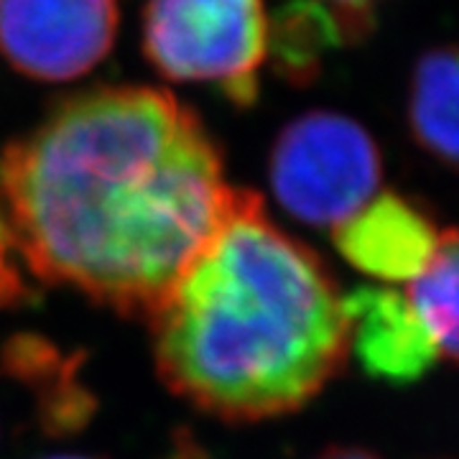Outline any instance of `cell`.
<instances>
[{"mask_svg":"<svg viewBox=\"0 0 459 459\" xmlns=\"http://www.w3.org/2000/svg\"><path fill=\"white\" fill-rule=\"evenodd\" d=\"M220 146L171 92H77L0 153V217L36 281L151 316L225 222Z\"/></svg>","mask_w":459,"mask_h":459,"instance_id":"obj_1","label":"cell"},{"mask_svg":"<svg viewBox=\"0 0 459 459\" xmlns=\"http://www.w3.org/2000/svg\"><path fill=\"white\" fill-rule=\"evenodd\" d=\"M148 322L166 385L225 421L304 409L350 355L337 281L250 189Z\"/></svg>","mask_w":459,"mask_h":459,"instance_id":"obj_2","label":"cell"},{"mask_svg":"<svg viewBox=\"0 0 459 459\" xmlns=\"http://www.w3.org/2000/svg\"><path fill=\"white\" fill-rule=\"evenodd\" d=\"M263 0H146L143 54L164 80L220 87L232 102L258 95L268 56Z\"/></svg>","mask_w":459,"mask_h":459,"instance_id":"obj_3","label":"cell"},{"mask_svg":"<svg viewBox=\"0 0 459 459\" xmlns=\"http://www.w3.org/2000/svg\"><path fill=\"white\" fill-rule=\"evenodd\" d=\"M268 179L294 220L312 228H337L380 192L383 159L358 120L312 110L279 133Z\"/></svg>","mask_w":459,"mask_h":459,"instance_id":"obj_4","label":"cell"},{"mask_svg":"<svg viewBox=\"0 0 459 459\" xmlns=\"http://www.w3.org/2000/svg\"><path fill=\"white\" fill-rule=\"evenodd\" d=\"M117 0H0V56L36 82H69L110 54Z\"/></svg>","mask_w":459,"mask_h":459,"instance_id":"obj_5","label":"cell"},{"mask_svg":"<svg viewBox=\"0 0 459 459\" xmlns=\"http://www.w3.org/2000/svg\"><path fill=\"white\" fill-rule=\"evenodd\" d=\"M439 232L421 204L395 192H377L365 207L332 228L344 261L377 281L409 283L434 253Z\"/></svg>","mask_w":459,"mask_h":459,"instance_id":"obj_6","label":"cell"},{"mask_svg":"<svg viewBox=\"0 0 459 459\" xmlns=\"http://www.w3.org/2000/svg\"><path fill=\"white\" fill-rule=\"evenodd\" d=\"M350 352L365 373L385 383H413L427 373L439 352L406 294L383 286H362L342 296Z\"/></svg>","mask_w":459,"mask_h":459,"instance_id":"obj_7","label":"cell"},{"mask_svg":"<svg viewBox=\"0 0 459 459\" xmlns=\"http://www.w3.org/2000/svg\"><path fill=\"white\" fill-rule=\"evenodd\" d=\"M409 126L437 161L459 169V44L427 51L411 74Z\"/></svg>","mask_w":459,"mask_h":459,"instance_id":"obj_8","label":"cell"},{"mask_svg":"<svg viewBox=\"0 0 459 459\" xmlns=\"http://www.w3.org/2000/svg\"><path fill=\"white\" fill-rule=\"evenodd\" d=\"M406 299L439 358L459 365V228L439 232L427 265L409 281Z\"/></svg>","mask_w":459,"mask_h":459,"instance_id":"obj_9","label":"cell"},{"mask_svg":"<svg viewBox=\"0 0 459 459\" xmlns=\"http://www.w3.org/2000/svg\"><path fill=\"white\" fill-rule=\"evenodd\" d=\"M344 11L350 8L337 5L334 11H329L327 5L309 0L307 3L299 0L281 11L273 23V31H268V51L273 47L279 72L286 80L294 82L312 80L319 66V54L329 49L332 41H344L352 29H362V23H347V18L365 16V11L337 21Z\"/></svg>","mask_w":459,"mask_h":459,"instance_id":"obj_10","label":"cell"},{"mask_svg":"<svg viewBox=\"0 0 459 459\" xmlns=\"http://www.w3.org/2000/svg\"><path fill=\"white\" fill-rule=\"evenodd\" d=\"M29 268L18 253L16 240L5 220L0 217V309L18 307L26 299H31V283H29Z\"/></svg>","mask_w":459,"mask_h":459,"instance_id":"obj_11","label":"cell"},{"mask_svg":"<svg viewBox=\"0 0 459 459\" xmlns=\"http://www.w3.org/2000/svg\"><path fill=\"white\" fill-rule=\"evenodd\" d=\"M316 459H380V457H376V455H373V452H368V449H358V446H334V449L322 452Z\"/></svg>","mask_w":459,"mask_h":459,"instance_id":"obj_12","label":"cell"},{"mask_svg":"<svg viewBox=\"0 0 459 459\" xmlns=\"http://www.w3.org/2000/svg\"><path fill=\"white\" fill-rule=\"evenodd\" d=\"M334 5H342V8H362V11H368V3H373V0H332Z\"/></svg>","mask_w":459,"mask_h":459,"instance_id":"obj_13","label":"cell"},{"mask_svg":"<svg viewBox=\"0 0 459 459\" xmlns=\"http://www.w3.org/2000/svg\"><path fill=\"white\" fill-rule=\"evenodd\" d=\"M49 459H92V457H74V455H65V457H49Z\"/></svg>","mask_w":459,"mask_h":459,"instance_id":"obj_14","label":"cell"}]
</instances>
